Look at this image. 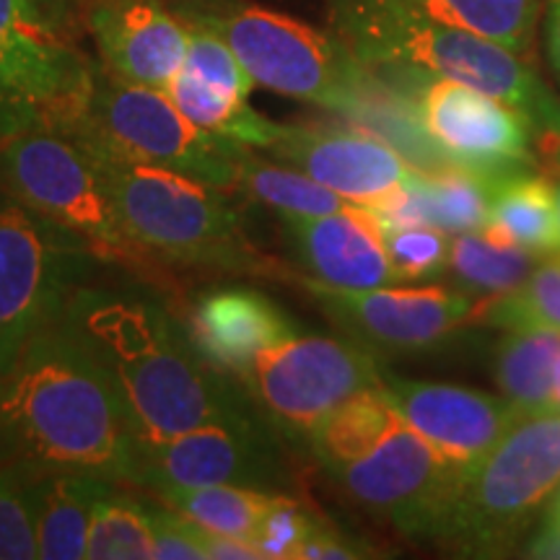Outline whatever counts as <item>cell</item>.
I'll return each mask as SVG.
<instances>
[{"instance_id":"1","label":"cell","mask_w":560,"mask_h":560,"mask_svg":"<svg viewBox=\"0 0 560 560\" xmlns=\"http://www.w3.org/2000/svg\"><path fill=\"white\" fill-rule=\"evenodd\" d=\"M3 462L132 478L138 431L115 380L58 319L21 348L0 392Z\"/></svg>"},{"instance_id":"2","label":"cell","mask_w":560,"mask_h":560,"mask_svg":"<svg viewBox=\"0 0 560 560\" xmlns=\"http://www.w3.org/2000/svg\"><path fill=\"white\" fill-rule=\"evenodd\" d=\"M60 322L109 371L143 444L252 410L247 389L202 361L159 301L81 285Z\"/></svg>"},{"instance_id":"3","label":"cell","mask_w":560,"mask_h":560,"mask_svg":"<svg viewBox=\"0 0 560 560\" xmlns=\"http://www.w3.org/2000/svg\"><path fill=\"white\" fill-rule=\"evenodd\" d=\"M335 34L366 68L452 79L514 104L537 136L560 132V100L524 55L412 9L402 0H327Z\"/></svg>"},{"instance_id":"4","label":"cell","mask_w":560,"mask_h":560,"mask_svg":"<svg viewBox=\"0 0 560 560\" xmlns=\"http://www.w3.org/2000/svg\"><path fill=\"white\" fill-rule=\"evenodd\" d=\"M86 149L96 161L125 236L145 257L244 276L276 272L244 236L240 215L221 190L96 145Z\"/></svg>"},{"instance_id":"5","label":"cell","mask_w":560,"mask_h":560,"mask_svg":"<svg viewBox=\"0 0 560 560\" xmlns=\"http://www.w3.org/2000/svg\"><path fill=\"white\" fill-rule=\"evenodd\" d=\"M185 24L219 34L257 86L291 100L359 117L384 86L350 52L338 34H327L247 0H174Z\"/></svg>"},{"instance_id":"6","label":"cell","mask_w":560,"mask_h":560,"mask_svg":"<svg viewBox=\"0 0 560 560\" xmlns=\"http://www.w3.org/2000/svg\"><path fill=\"white\" fill-rule=\"evenodd\" d=\"M560 488V412L524 416L462 472L425 540L454 556H506Z\"/></svg>"},{"instance_id":"7","label":"cell","mask_w":560,"mask_h":560,"mask_svg":"<svg viewBox=\"0 0 560 560\" xmlns=\"http://www.w3.org/2000/svg\"><path fill=\"white\" fill-rule=\"evenodd\" d=\"M68 136L206 182L221 192L236 190L242 143L198 128L166 91L120 81L104 68H96L86 115Z\"/></svg>"},{"instance_id":"8","label":"cell","mask_w":560,"mask_h":560,"mask_svg":"<svg viewBox=\"0 0 560 560\" xmlns=\"http://www.w3.org/2000/svg\"><path fill=\"white\" fill-rule=\"evenodd\" d=\"M0 185L107 262H143L117 221L91 151L55 128L0 136Z\"/></svg>"},{"instance_id":"9","label":"cell","mask_w":560,"mask_h":560,"mask_svg":"<svg viewBox=\"0 0 560 560\" xmlns=\"http://www.w3.org/2000/svg\"><path fill=\"white\" fill-rule=\"evenodd\" d=\"M94 79V62L34 0H0V136L24 128L73 132Z\"/></svg>"},{"instance_id":"10","label":"cell","mask_w":560,"mask_h":560,"mask_svg":"<svg viewBox=\"0 0 560 560\" xmlns=\"http://www.w3.org/2000/svg\"><path fill=\"white\" fill-rule=\"evenodd\" d=\"M100 257L0 185V342H24L55 325Z\"/></svg>"},{"instance_id":"11","label":"cell","mask_w":560,"mask_h":560,"mask_svg":"<svg viewBox=\"0 0 560 560\" xmlns=\"http://www.w3.org/2000/svg\"><path fill=\"white\" fill-rule=\"evenodd\" d=\"M382 374L374 353L361 342L299 332L262 350L240 384L278 431L306 441L335 408L380 387Z\"/></svg>"},{"instance_id":"12","label":"cell","mask_w":560,"mask_h":560,"mask_svg":"<svg viewBox=\"0 0 560 560\" xmlns=\"http://www.w3.org/2000/svg\"><path fill=\"white\" fill-rule=\"evenodd\" d=\"M130 486L151 488H206L244 486L283 493L289 467L276 436L255 410L215 418L179 436L138 441Z\"/></svg>"},{"instance_id":"13","label":"cell","mask_w":560,"mask_h":560,"mask_svg":"<svg viewBox=\"0 0 560 560\" xmlns=\"http://www.w3.org/2000/svg\"><path fill=\"white\" fill-rule=\"evenodd\" d=\"M462 472L400 418L374 450L330 475L359 506L425 540Z\"/></svg>"},{"instance_id":"14","label":"cell","mask_w":560,"mask_h":560,"mask_svg":"<svg viewBox=\"0 0 560 560\" xmlns=\"http://www.w3.org/2000/svg\"><path fill=\"white\" fill-rule=\"evenodd\" d=\"M412 107L420 130L446 164L486 177L532 164L535 125L488 91L452 79H420Z\"/></svg>"},{"instance_id":"15","label":"cell","mask_w":560,"mask_h":560,"mask_svg":"<svg viewBox=\"0 0 560 560\" xmlns=\"http://www.w3.org/2000/svg\"><path fill=\"white\" fill-rule=\"evenodd\" d=\"M327 317L369 350L416 353L439 346L472 317V296L446 285L420 289H340L317 278H301Z\"/></svg>"},{"instance_id":"16","label":"cell","mask_w":560,"mask_h":560,"mask_svg":"<svg viewBox=\"0 0 560 560\" xmlns=\"http://www.w3.org/2000/svg\"><path fill=\"white\" fill-rule=\"evenodd\" d=\"M380 389L412 431L459 470L486 457L522 416L490 392L382 374Z\"/></svg>"},{"instance_id":"17","label":"cell","mask_w":560,"mask_h":560,"mask_svg":"<svg viewBox=\"0 0 560 560\" xmlns=\"http://www.w3.org/2000/svg\"><path fill=\"white\" fill-rule=\"evenodd\" d=\"M268 151L363 208L389 198L416 172L395 145L366 128L289 125Z\"/></svg>"},{"instance_id":"18","label":"cell","mask_w":560,"mask_h":560,"mask_svg":"<svg viewBox=\"0 0 560 560\" xmlns=\"http://www.w3.org/2000/svg\"><path fill=\"white\" fill-rule=\"evenodd\" d=\"M83 24L120 81L166 91L185 68L190 26L164 0H94Z\"/></svg>"},{"instance_id":"19","label":"cell","mask_w":560,"mask_h":560,"mask_svg":"<svg viewBox=\"0 0 560 560\" xmlns=\"http://www.w3.org/2000/svg\"><path fill=\"white\" fill-rule=\"evenodd\" d=\"M185 330L202 361L236 382L262 350L301 332L276 301L255 289L202 293L192 304Z\"/></svg>"},{"instance_id":"20","label":"cell","mask_w":560,"mask_h":560,"mask_svg":"<svg viewBox=\"0 0 560 560\" xmlns=\"http://www.w3.org/2000/svg\"><path fill=\"white\" fill-rule=\"evenodd\" d=\"M291 244L310 278L340 289H380L395 285L384 231L363 206L314 219H285Z\"/></svg>"},{"instance_id":"21","label":"cell","mask_w":560,"mask_h":560,"mask_svg":"<svg viewBox=\"0 0 560 560\" xmlns=\"http://www.w3.org/2000/svg\"><path fill=\"white\" fill-rule=\"evenodd\" d=\"M482 231L490 240L514 244L537 257L558 255L560 213L548 174L520 166L493 177L488 223Z\"/></svg>"},{"instance_id":"22","label":"cell","mask_w":560,"mask_h":560,"mask_svg":"<svg viewBox=\"0 0 560 560\" xmlns=\"http://www.w3.org/2000/svg\"><path fill=\"white\" fill-rule=\"evenodd\" d=\"M115 486L117 482L94 472H42L37 482H34L39 558H86L89 529L91 520H94V509L102 495Z\"/></svg>"},{"instance_id":"23","label":"cell","mask_w":560,"mask_h":560,"mask_svg":"<svg viewBox=\"0 0 560 560\" xmlns=\"http://www.w3.org/2000/svg\"><path fill=\"white\" fill-rule=\"evenodd\" d=\"M560 363V330L520 327L506 330L493 350V380L520 416H537L550 408Z\"/></svg>"},{"instance_id":"24","label":"cell","mask_w":560,"mask_h":560,"mask_svg":"<svg viewBox=\"0 0 560 560\" xmlns=\"http://www.w3.org/2000/svg\"><path fill=\"white\" fill-rule=\"evenodd\" d=\"M166 94L177 104L182 115L190 117L198 128L249 145V149H272L289 128V125L272 122L257 109H252L247 96L210 86L185 68L174 75Z\"/></svg>"},{"instance_id":"25","label":"cell","mask_w":560,"mask_h":560,"mask_svg":"<svg viewBox=\"0 0 560 560\" xmlns=\"http://www.w3.org/2000/svg\"><path fill=\"white\" fill-rule=\"evenodd\" d=\"M236 190L247 195L260 206L270 208L280 219H314V215L338 213L355 202L340 198L338 192L327 190L310 174L296 166L272 164L255 156V149L244 145L240 153V174H236Z\"/></svg>"},{"instance_id":"26","label":"cell","mask_w":560,"mask_h":560,"mask_svg":"<svg viewBox=\"0 0 560 560\" xmlns=\"http://www.w3.org/2000/svg\"><path fill=\"white\" fill-rule=\"evenodd\" d=\"M397 420L400 416L380 387L363 389L322 420L306 446L327 472H335L374 450Z\"/></svg>"},{"instance_id":"27","label":"cell","mask_w":560,"mask_h":560,"mask_svg":"<svg viewBox=\"0 0 560 560\" xmlns=\"http://www.w3.org/2000/svg\"><path fill=\"white\" fill-rule=\"evenodd\" d=\"M159 499L182 516L221 535L255 537L265 514L276 506L280 493L244 486H206V488H166L159 490Z\"/></svg>"},{"instance_id":"28","label":"cell","mask_w":560,"mask_h":560,"mask_svg":"<svg viewBox=\"0 0 560 560\" xmlns=\"http://www.w3.org/2000/svg\"><path fill=\"white\" fill-rule=\"evenodd\" d=\"M412 9L446 21L509 50L527 55L545 0H402Z\"/></svg>"},{"instance_id":"29","label":"cell","mask_w":560,"mask_h":560,"mask_svg":"<svg viewBox=\"0 0 560 560\" xmlns=\"http://www.w3.org/2000/svg\"><path fill=\"white\" fill-rule=\"evenodd\" d=\"M537 262V255L490 240L482 229L462 231L450 247V270L467 296L490 299L516 289Z\"/></svg>"},{"instance_id":"30","label":"cell","mask_w":560,"mask_h":560,"mask_svg":"<svg viewBox=\"0 0 560 560\" xmlns=\"http://www.w3.org/2000/svg\"><path fill=\"white\" fill-rule=\"evenodd\" d=\"M470 322L499 330H520V327L560 330V255L537 262L516 289L480 299L472 306Z\"/></svg>"},{"instance_id":"31","label":"cell","mask_w":560,"mask_h":560,"mask_svg":"<svg viewBox=\"0 0 560 560\" xmlns=\"http://www.w3.org/2000/svg\"><path fill=\"white\" fill-rule=\"evenodd\" d=\"M91 560H156V542L145 503L120 493L117 486L102 495L89 529Z\"/></svg>"},{"instance_id":"32","label":"cell","mask_w":560,"mask_h":560,"mask_svg":"<svg viewBox=\"0 0 560 560\" xmlns=\"http://www.w3.org/2000/svg\"><path fill=\"white\" fill-rule=\"evenodd\" d=\"M39 475L24 462H0V560L39 558L34 503Z\"/></svg>"},{"instance_id":"33","label":"cell","mask_w":560,"mask_h":560,"mask_svg":"<svg viewBox=\"0 0 560 560\" xmlns=\"http://www.w3.org/2000/svg\"><path fill=\"white\" fill-rule=\"evenodd\" d=\"M397 283L439 278L450 268L452 240L436 226H382Z\"/></svg>"},{"instance_id":"34","label":"cell","mask_w":560,"mask_h":560,"mask_svg":"<svg viewBox=\"0 0 560 560\" xmlns=\"http://www.w3.org/2000/svg\"><path fill=\"white\" fill-rule=\"evenodd\" d=\"M190 26V47H187L185 70H190L192 75H198L200 81L210 83V86H219L249 100L252 89L257 83L252 81V75L242 66L240 58H236L234 50H231L219 34L202 30V26Z\"/></svg>"},{"instance_id":"35","label":"cell","mask_w":560,"mask_h":560,"mask_svg":"<svg viewBox=\"0 0 560 560\" xmlns=\"http://www.w3.org/2000/svg\"><path fill=\"white\" fill-rule=\"evenodd\" d=\"M322 520L312 514L304 503L280 493L265 520L257 527L252 542L262 552L265 560H296L301 545L310 540Z\"/></svg>"},{"instance_id":"36","label":"cell","mask_w":560,"mask_h":560,"mask_svg":"<svg viewBox=\"0 0 560 560\" xmlns=\"http://www.w3.org/2000/svg\"><path fill=\"white\" fill-rule=\"evenodd\" d=\"M149 511L153 542H156V560H206L195 524L182 516L172 506H159L153 501H143Z\"/></svg>"},{"instance_id":"37","label":"cell","mask_w":560,"mask_h":560,"mask_svg":"<svg viewBox=\"0 0 560 560\" xmlns=\"http://www.w3.org/2000/svg\"><path fill=\"white\" fill-rule=\"evenodd\" d=\"M371 556L374 552L369 550V545L346 537L340 529H332L325 522H319L310 540L301 545L296 560H353Z\"/></svg>"},{"instance_id":"38","label":"cell","mask_w":560,"mask_h":560,"mask_svg":"<svg viewBox=\"0 0 560 560\" xmlns=\"http://www.w3.org/2000/svg\"><path fill=\"white\" fill-rule=\"evenodd\" d=\"M94 0H34V5L42 11L55 30L66 34V37L75 39L81 30H86V11Z\"/></svg>"},{"instance_id":"39","label":"cell","mask_w":560,"mask_h":560,"mask_svg":"<svg viewBox=\"0 0 560 560\" xmlns=\"http://www.w3.org/2000/svg\"><path fill=\"white\" fill-rule=\"evenodd\" d=\"M529 556L537 558H560V488L558 493L552 495L550 501V514H548V524L540 532L535 542H532Z\"/></svg>"},{"instance_id":"40","label":"cell","mask_w":560,"mask_h":560,"mask_svg":"<svg viewBox=\"0 0 560 560\" xmlns=\"http://www.w3.org/2000/svg\"><path fill=\"white\" fill-rule=\"evenodd\" d=\"M545 47L550 66L560 79V0H545Z\"/></svg>"},{"instance_id":"41","label":"cell","mask_w":560,"mask_h":560,"mask_svg":"<svg viewBox=\"0 0 560 560\" xmlns=\"http://www.w3.org/2000/svg\"><path fill=\"white\" fill-rule=\"evenodd\" d=\"M537 153L548 161V170H560V132H542L537 136Z\"/></svg>"},{"instance_id":"42","label":"cell","mask_w":560,"mask_h":560,"mask_svg":"<svg viewBox=\"0 0 560 560\" xmlns=\"http://www.w3.org/2000/svg\"><path fill=\"white\" fill-rule=\"evenodd\" d=\"M19 353H21V348H11V346H3V342H0V392H3L13 366H16Z\"/></svg>"},{"instance_id":"43","label":"cell","mask_w":560,"mask_h":560,"mask_svg":"<svg viewBox=\"0 0 560 560\" xmlns=\"http://www.w3.org/2000/svg\"><path fill=\"white\" fill-rule=\"evenodd\" d=\"M548 174L550 185H552V192H556V202H558V213H560V170H545Z\"/></svg>"},{"instance_id":"44","label":"cell","mask_w":560,"mask_h":560,"mask_svg":"<svg viewBox=\"0 0 560 560\" xmlns=\"http://www.w3.org/2000/svg\"><path fill=\"white\" fill-rule=\"evenodd\" d=\"M548 410L560 412V363H558V371H556V387H552V397H550V408Z\"/></svg>"},{"instance_id":"45","label":"cell","mask_w":560,"mask_h":560,"mask_svg":"<svg viewBox=\"0 0 560 560\" xmlns=\"http://www.w3.org/2000/svg\"><path fill=\"white\" fill-rule=\"evenodd\" d=\"M0 462H3V452H0Z\"/></svg>"},{"instance_id":"46","label":"cell","mask_w":560,"mask_h":560,"mask_svg":"<svg viewBox=\"0 0 560 560\" xmlns=\"http://www.w3.org/2000/svg\"><path fill=\"white\" fill-rule=\"evenodd\" d=\"M558 255H560V252H558Z\"/></svg>"}]
</instances>
